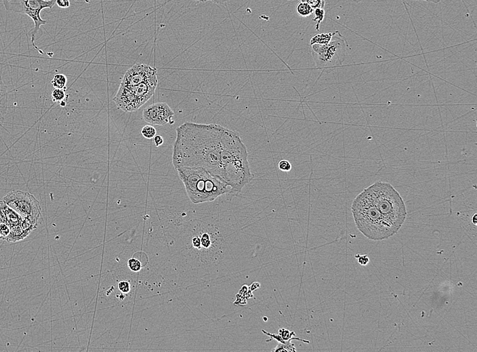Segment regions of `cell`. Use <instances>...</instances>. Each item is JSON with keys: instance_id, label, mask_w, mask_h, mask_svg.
<instances>
[{"instance_id": "d4e9b609", "label": "cell", "mask_w": 477, "mask_h": 352, "mask_svg": "<svg viewBox=\"0 0 477 352\" xmlns=\"http://www.w3.org/2000/svg\"><path fill=\"white\" fill-rule=\"evenodd\" d=\"M210 236L207 233H204L202 234V238H200L201 240V248L203 246L204 248H208L210 246H211V239Z\"/></svg>"}, {"instance_id": "d6986e66", "label": "cell", "mask_w": 477, "mask_h": 352, "mask_svg": "<svg viewBox=\"0 0 477 352\" xmlns=\"http://www.w3.org/2000/svg\"><path fill=\"white\" fill-rule=\"evenodd\" d=\"M66 89H57L55 88L54 90L52 93V98L53 102L60 104L64 102L66 98Z\"/></svg>"}, {"instance_id": "e0dca14e", "label": "cell", "mask_w": 477, "mask_h": 352, "mask_svg": "<svg viewBox=\"0 0 477 352\" xmlns=\"http://www.w3.org/2000/svg\"><path fill=\"white\" fill-rule=\"evenodd\" d=\"M272 351V352H296L297 350L296 349L294 344L290 342L286 344L278 343V346Z\"/></svg>"}, {"instance_id": "6da1fadb", "label": "cell", "mask_w": 477, "mask_h": 352, "mask_svg": "<svg viewBox=\"0 0 477 352\" xmlns=\"http://www.w3.org/2000/svg\"><path fill=\"white\" fill-rule=\"evenodd\" d=\"M174 167L200 168L226 182L232 200L254 179L247 147L238 132L217 124L186 122L176 128Z\"/></svg>"}, {"instance_id": "7402d4cb", "label": "cell", "mask_w": 477, "mask_h": 352, "mask_svg": "<svg viewBox=\"0 0 477 352\" xmlns=\"http://www.w3.org/2000/svg\"><path fill=\"white\" fill-rule=\"evenodd\" d=\"M128 265L129 268L133 272L140 271L141 268H142L140 262L135 258L130 259L128 262Z\"/></svg>"}, {"instance_id": "3957f363", "label": "cell", "mask_w": 477, "mask_h": 352, "mask_svg": "<svg viewBox=\"0 0 477 352\" xmlns=\"http://www.w3.org/2000/svg\"><path fill=\"white\" fill-rule=\"evenodd\" d=\"M188 198L194 204L214 202L225 195L230 200V188L222 180L200 168H176Z\"/></svg>"}, {"instance_id": "9c48e42d", "label": "cell", "mask_w": 477, "mask_h": 352, "mask_svg": "<svg viewBox=\"0 0 477 352\" xmlns=\"http://www.w3.org/2000/svg\"><path fill=\"white\" fill-rule=\"evenodd\" d=\"M158 70L150 65L136 64L133 65L124 74L120 86L130 88L138 85L157 76Z\"/></svg>"}, {"instance_id": "e575fe53", "label": "cell", "mask_w": 477, "mask_h": 352, "mask_svg": "<svg viewBox=\"0 0 477 352\" xmlns=\"http://www.w3.org/2000/svg\"><path fill=\"white\" fill-rule=\"evenodd\" d=\"M46 1H49V0H46Z\"/></svg>"}, {"instance_id": "4fadbf2b", "label": "cell", "mask_w": 477, "mask_h": 352, "mask_svg": "<svg viewBox=\"0 0 477 352\" xmlns=\"http://www.w3.org/2000/svg\"><path fill=\"white\" fill-rule=\"evenodd\" d=\"M8 108V91L6 86L0 76V123L6 114Z\"/></svg>"}, {"instance_id": "1f68e13d", "label": "cell", "mask_w": 477, "mask_h": 352, "mask_svg": "<svg viewBox=\"0 0 477 352\" xmlns=\"http://www.w3.org/2000/svg\"><path fill=\"white\" fill-rule=\"evenodd\" d=\"M416 1H417V0H416ZM421 1L427 2L438 4L442 2V0H421Z\"/></svg>"}, {"instance_id": "4dcf8cb0", "label": "cell", "mask_w": 477, "mask_h": 352, "mask_svg": "<svg viewBox=\"0 0 477 352\" xmlns=\"http://www.w3.org/2000/svg\"><path fill=\"white\" fill-rule=\"evenodd\" d=\"M212 2L216 4H222L227 2L230 1V0H211Z\"/></svg>"}, {"instance_id": "83f0119b", "label": "cell", "mask_w": 477, "mask_h": 352, "mask_svg": "<svg viewBox=\"0 0 477 352\" xmlns=\"http://www.w3.org/2000/svg\"><path fill=\"white\" fill-rule=\"evenodd\" d=\"M56 4L60 8H68L70 6V0H56Z\"/></svg>"}, {"instance_id": "2e32d148", "label": "cell", "mask_w": 477, "mask_h": 352, "mask_svg": "<svg viewBox=\"0 0 477 352\" xmlns=\"http://www.w3.org/2000/svg\"><path fill=\"white\" fill-rule=\"evenodd\" d=\"M66 82H68V79L64 74H55L51 81L53 87L57 89H66Z\"/></svg>"}, {"instance_id": "30bf717a", "label": "cell", "mask_w": 477, "mask_h": 352, "mask_svg": "<svg viewBox=\"0 0 477 352\" xmlns=\"http://www.w3.org/2000/svg\"><path fill=\"white\" fill-rule=\"evenodd\" d=\"M22 216L10 208L2 200H0V223H5L12 228L22 220Z\"/></svg>"}, {"instance_id": "9a60e30c", "label": "cell", "mask_w": 477, "mask_h": 352, "mask_svg": "<svg viewBox=\"0 0 477 352\" xmlns=\"http://www.w3.org/2000/svg\"><path fill=\"white\" fill-rule=\"evenodd\" d=\"M314 10L308 4L305 2H300L296 6V12L298 14L302 17H308L314 14Z\"/></svg>"}, {"instance_id": "f1b7e54d", "label": "cell", "mask_w": 477, "mask_h": 352, "mask_svg": "<svg viewBox=\"0 0 477 352\" xmlns=\"http://www.w3.org/2000/svg\"><path fill=\"white\" fill-rule=\"evenodd\" d=\"M154 144L156 146H162L164 144V138L162 136L156 134L154 138Z\"/></svg>"}, {"instance_id": "4316f807", "label": "cell", "mask_w": 477, "mask_h": 352, "mask_svg": "<svg viewBox=\"0 0 477 352\" xmlns=\"http://www.w3.org/2000/svg\"><path fill=\"white\" fill-rule=\"evenodd\" d=\"M356 259H358V264H360L362 266L367 265L369 263L370 259L367 256H360V255H356Z\"/></svg>"}, {"instance_id": "8992f818", "label": "cell", "mask_w": 477, "mask_h": 352, "mask_svg": "<svg viewBox=\"0 0 477 352\" xmlns=\"http://www.w3.org/2000/svg\"><path fill=\"white\" fill-rule=\"evenodd\" d=\"M6 9L10 12L20 13L28 15L33 20L34 30L32 32V43L35 49L38 48L35 45L36 40H39L42 36L43 32L40 26L46 24V20H43L40 16V13L44 9L52 8L56 0H3Z\"/></svg>"}, {"instance_id": "ba28073f", "label": "cell", "mask_w": 477, "mask_h": 352, "mask_svg": "<svg viewBox=\"0 0 477 352\" xmlns=\"http://www.w3.org/2000/svg\"><path fill=\"white\" fill-rule=\"evenodd\" d=\"M174 112L165 102L154 103L146 107L142 116L145 122L152 125L164 126L174 123Z\"/></svg>"}, {"instance_id": "8fae6325", "label": "cell", "mask_w": 477, "mask_h": 352, "mask_svg": "<svg viewBox=\"0 0 477 352\" xmlns=\"http://www.w3.org/2000/svg\"><path fill=\"white\" fill-rule=\"evenodd\" d=\"M262 332L263 334L268 336L269 338H272L270 340H267L266 342H270V340H276V342H278V343L286 344L292 342V340H298L306 344L310 343L308 340L296 338V336H295L296 334L294 332H292V330H288V329L286 328H282L278 329V334H270V332H266V330H263V329Z\"/></svg>"}, {"instance_id": "d6a6232c", "label": "cell", "mask_w": 477, "mask_h": 352, "mask_svg": "<svg viewBox=\"0 0 477 352\" xmlns=\"http://www.w3.org/2000/svg\"><path fill=\"white\" fill-rule=\"evenodd\" d=\"M471 221H472V222L474 224V225H476V222H477L476 214H474V215L472 216V218H471Z\"/></svg>"}, {"instance_id": "f546056e", "label": "cell", "mask_w": 477, "mask_h": 352, "mask_svg": "<svg viewBox=\"0 0 477 352\" xmlns=\"http://www.w3.org/2000/svg\"><path fill=\"white\" fill-rule=\"evenodd\" d=\"M192 244L194 248H201V240L200 237L196 236L192 239Z\"/></svg>"}, {"instance_id": "836d02e7", "label": "cell", "mask_w": 477, "mask_h": 352, "mask_svg": "<svg viewBox=\"0 0 477 352\" xmlns=\"http://www.w3.org/2000/svg\"><path fill=\"white\" fill-rule=\"evenodd\" d=\"M194 1L200 2H206L209 1V0H194Z\"/></svg>"}, {"instance_id": "603a6c76", "label": "cell", "mask_w": 477, "mask_h": 352, "mask_svg": "<svg viewBox=\"0 0 477 352\" xmlns=\"http://www.w3.org/2000/svg\"><path fill=\"white\" fill-rule=\"evenodd\" d=\"M10 232V227L5 223H0V239L5 240Z\"/></svg>"}, {"instance_id": "52a82bcc", "label": "cell", "mask_w": 477, "mask_h": 352, "mask_svg": "<svg viewBox=\"0 0 477 352\" xmlns=\"http://www.w3.org/2000/svg\"><path fill=\"white\" fill-rule=\"evenodd\" d=\"M2 200L19 215L38 226L42 217V208L33 194L24 191L13 190L4 196Z\"/></svg>"}, {"instance_id": "cb8c5ba5", "label": "cell", "mask_w": 477, "mask_h": 352, "mask_svg": "<svg viewBox=\"0 0 477 352\" xmlns=\"http://www.w3.org/2000/svg\"><path fill=\"white\" fill-rule=\"evenodd\" d=\"M278 168L280 171L289 172L291 171L292 166L289 160H283L278 162Z\"/></svg>"}, {"instance_id": "44dd1931", "label": "cell", "mask_w": 477, "mask_h": 352, "mask_svg": "<svg viewBox=\"0 0 477 352\" xmlns=\"http://www.w3.org/2000/svg\"><path fill=\"white\" fill-rule=\"evenodd\" d=\"M302 2L308 4L312 9L324 8L325 0H300Z\"/></svg>"}, {"instance_id": "7a4b0ae2", "label": "cell", "mask_w": 477, "mask_h": 352, "mask_svg": "<svg viewBox=\"0 0 477 352\" xmlns=\"http://www.w3.org/2000/svg\"><path fill=\"white\" fill-rule=\"evenodd\" d=\"M352 212L360 232L373 240L396 234L407 216L400 193L383 182H377L360 193L352 202Z\"/></svg>"}, {"instance_id": "7c38bea8", "label": "cell", "mask_w": 477, "mask_h": 352, "mask_svg": "<svg viewBox=\"0 0 477 352\" xmlns=\"http://www.w3.org/2000/svg\"><path fill=\"white\" fill-rule=\"evenodd\" d=\"M20 222L18 224L10 228V234L7 237V238L6 239V240L8 241V242H13V244L18 242V241L24 240V239L28 237V235L30 234V233L32 232L24 228L22 225V224H20Z\"/></svg>"}, {"instance_id": "5bb4252c", "label": "cell", "mask_w": 477, "mask_h": 352, "mask_svg": "<svg viewBox=\"0 0 477 352\" xmlns=\"http://www.w3.org/2000/svg\"><path fill=\"white\" fill-rule=\"evenodd\" d=\"M334 36V32H325V34H318L311 38L310 45L318 44V45H326L329 44Z\"/></svg>"}, {"instance_id": "ac0fdd59", "label": "cell", "mask_w": 477, "mask_h": 352, "mask_svg": "<svg viewBox=\"0 0 477 352\" xmlns=\"http://www.w3.org/2000/svg\"><path fill=\"white\" fill-rule=\"evenodd\" d=\"M314 17L312 20L316 22V26H314L316 30H320V24H322V21L325 18L326 12L324 8H318L314 10Z\"/></svg>"}, {"instance_id": "5b68a950", "label": "cell", "mask_w": 477, "mask_h": 352, "mask_svg": "<svg viewBox=\"0 0 477 352\" xmlns=\"http://www.w3.org/2000/svg\"><path fill=\"white\" fill-rule=\"evenodd\" d=\"M158 84V76H156L133 87L120 86L114 101L118 108L124 112H135L154 95Z\"/></svg>"}, {"instance_id": "277c9868", "label": "cell", "mask_w": 477, "mask_h": 352, "mask_svg": "<svg viewBox=\"0 0 477 352\" xmlns=\"http://www.w3.org/2000/svg\"><path fill=\"white\" fill-rule=\"evenodd\" d=\"M348 43L340 32H334L331 41L326 45L312 44L311 53L316 66L320 70H328L340 66L346 57Z\"/></svg>"}, {"instance_id": "484cf974", "label": "cell", "mask_w": 477, "mask_h": 352, "mask_svg": "<svg viewBox=\"0 0 477 352\" xmlns=\"http://www.w3.org/2000/svg\"><path fill=\"white\" fill-rule=\"evenodd\" d=\"M118 288L123 294H128L130 290V285L128 281H120L118 283Z\"/></svg>"}, {"instance_id": "ffe728a7", "label": "cell", "mask_w": 477, "mask_h": 352, "mask_svg": "<svg viewBox=\"0 0 477 352\" xmlns=\"http://www.w3.org/2000/svg\"><path fill=\"white\" fill-rule=\"evenodd\" d=\"M157 134L156 128L152 126H145L141 129V134L146 139L154 138V136Z\"/></svg>"}]
</instances>
